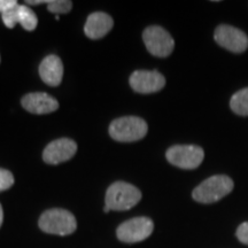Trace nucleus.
<instances>
[{"mask_svg":"<svg viewBox=\"0 0 248 248\" xmlns=\"http://www.w3.org/2000/svg\"><path fill=\"white\" fill-rule=\"evenodd\" d=\"M141 199V192L136 186L125 182H116L111 184L106 192L105 213L110 210L123 212L135 207Z\"/></svg>","mask_w":248,"mask_h":248,"instance_id":"obj_1","label":"nucleus"},{"mask_svg":"<svg viewBox=\"0 0 248 248\" xmlns=\"http://www.w3.org/2000/svg\"><path fill=\"white\" fill-rule=\"evenodd\" d=\"M233 181L224 175H216L207 178L192 192V198L200 203H214L231 193Z\"/></svg>","mask_w":248,"mask_h":248,"instance_id":"obj_2","label":"nucleus"},{"mask_svg":"<svg viewBox=\"0 0 248 248\" xmlns=\"http://www.w3.org/2000/svg\"><path fill=\"white\" fill-rule=\"evenodd\" d=\"M40 230L49 234L68 235L77 229L75 216L66 209L53 208L42 214L39 218Z\"/></svg>","mask_w":248,"mask_h":248,"instance_id":"obj_3","label":"nucleus"},{"mask_svg":"<svg viewBox=\"0 0 248 248\" xmlns=\"http://www.w3.org/2000/svg\"><path fill=\"white\" fill-rule=\"evenodd\" d=\"M148 131L147 123L140 117H120L110 123L109 135L116 141L132 142L140 140Z\"/></svg>","mask_w":248,"mask_h":248,"instance_id":"obj_4","label":"nucleus"},{"mask_svg":"<svg viewBox=\"0 0 248 248\" xmlns=\"http://www.w3.org/2000/svg\"><path fill=\"white\" fill-rule=\"evenodd\" d=\"M166 157L172 166L192 170L202 163L204 152L202 148L195 145H175L167 151Z\"/></svg>","mask_w":248,"mask_h":248,"instance_id":"obj_5","label":"nucleus"},{"mask_svg":"<svg viewBox=\"0 0 248 248\" xmlns=\"http://www.w3.org/2000/svg\"><path fill=\"white\" fill-rule=\"evenodd\" d=\"M142 39L148 52L157 58L169 57L175 47V42L170 33L159 26L146 28L142 33Z\"/></svg>","mask_w":248,"mask_h":248,"instance_id":"obj_6","label":"nucleus"},{"mask_svg":"<svg viewBox=\"0 0 248 248\" xmlns=\"http://www.w3.org/2000/svg\"><path fill=\"white\" fill-rule=\"evenodd\" d=\"M154 230V223L148 217H135L122 223L116 230L119 240L126 244L140 243L147 239Z\"/></svg>","mask_w":248,"mask_h":248,"instance_id":"obj_7","label":"nucleus"},{"mask_svg":"<svg viewBox=\"0 0 248 248\" xmlns=\"http://www.w3.org/2000/svg\"><path fill=\"white\" fill-rule=\"evenodd\" d=\"M214 38L219 46L233 53H243L248 48V37L246 33L228 24H221L217 27Z\"/></svg>","mask_w":248,"mask_h":248,"instance_id":"obj_8","label":"nucleus"},{"mask_svg":"<svg viewBox=\"0 0 248 248\" xmlns=\"http://www.w3.org/2000/svg\"><path fill=\"white\" fill-rule=\"evenodd\" d=\"M129 83L133 91L147 94L162 90L166 85V78L156 70H137L130 76Z\"/></svg>","mask_w":248,"mask_h":248,"instance_id":"obj_9","label":"nucleus"},{"mask_svg":"<svg viewBox=\"0 0 248 248\" xmlns=\"http://www.w3.org/2000/svg\"><path fill=\"white\" fill-rule=\"evenodd\" d=\"M76 152L77 145L75 141L68 138H61L49 142L43 153V159L48 164H59L70 160Z\"/></svg>","mask_w":248,"mask_h":248,"instance_id":"obj_10","label":"nucleus"},{"mask_svg":"<svg viewBox=\"0 0 248 248\" xmlns=\"http://www.w3.org/2000/svg\"><path fill=\"white\" fill-rule=\"evenodd\" d=\"M21 102L24 109L37 115L53 113L59 108V102L44 92L29 93L24 95Z\"/></svg>","mask_w":248,"mask_h":248,"instance_id":"obj_11","label":"nucleus"},{"mask_svg":"<svg viewBox=\"0 0 248 248\" xmlns=\"http://www.w3.org/2000/svg\"><path fill=\"white\" fill-rule=\"evenodd\" d=\"M113 18L106 13L97 12L92 13L86 20L84 32L91 39H100L105 37L113 28Z\"/></svg>","mask_w":248,"mask_h":248,"instance_id":"obj_12","label":"nucleus"},{"mask_svg":"<svg viewBox=\"0 0 248 248\" xmlns=\"http://www.w3.org/2000/svg\"><path fill=\"white\" fill-rule=\"evenodd\" d=\"M39 75L43 82L49 86H58L62 82L63 64L57 55H48L39 66Z\"/></svg>","mask_w":248,"mask_h":248,"instance_id":"obj_13","label":"nucleus"},{"mask_svg":"<svg viewBox=\"0 0 248 248\" xmlns=\"http://www.w3.org/2000/svg\"><path fill=\"white\" fill-rule=\"evenodd\" d=\"M230 107L237 115L248 116V88L239 90L232 95Z\"/></svg>","mask_w":248,"mask_h":248,"instance_id":"obj_14","label":"nucleus"},{"mask_svg":"<svg viewBox=\"0 0 248 248\" xmlns=\"http://www.w3.org/2000/svg\"><path fill=\"white\" fill-rule=\"evenodd\" d=\"M17 11L18 23L23 27V29H26L27 31L35 30L37 24H38V18H37L36 14L26 5H18Z\"/></svg>","mask_w":248,"mask_h":248,"instance_id":"obj_15","label":"nucleus"},{"mask_svg":"<svg viewBox=\"0 0 248 248\" xmlns=\"http://www.w3.org/2000/svg\"><path fill=\"white\" fill-rule=\"evenodd\" d=\"M47 4V9L53 14H66L70 12L73 7V2L68 0H49L46 2Z\"/></svg>","mask_w":248,"mask_h":248,"instance_id":"obj_16","label":"nucleus"},{"mask_svg":"<svg viewBox=\"0 0 248 248\" xmlns=\"http://www.w3.org/2000/svg\"><path fill=\"white\" fill-rule=\"evenodd\" d=\"M17 6H16V7L12 8V9H8L7 12H5V13L1 14V17H2V21H4V24L7 28H9V29H13V28L18 23Z\"/></svg>","mask_w":248,"mask_h":248,"instance_id":"obj_17","label":"nucleus"},{"mask_svg":"<svg viewBox=\"0 0 248 248\" xmlns=\"http://www.w3.org/2000/svg\"><path fill=\"white\" fill-rule=\"evenodd\" d=\"M14 184L13 173L6 169H0V192L8 190Z\"/></svg>","mask_w":248,"mask_h":248,"instance_id":"obj_18","label":"nucleus"},{"mask_svg":"<svg viewBox=\"0 0 248 248\" xmlns=\"http://www.w3.org/2000/svg\"><path fill=\"white\" fill-rule=\"evenodd\" d=\"M237 235L238 240L244 245H247L248 246V222H245L243 224H240L237 229Z\"/></svg>","mask_w":248,"mask_h":248,"instance_id":"obj_19","label":"nucleus"},{"mask_svg":"<svg viewBox=\"0 0 248 248\" xmlns=\"http://www.w3.org/2000/svg\"><path fill=\"white\" fill-rule=\"evenodd\" d=\"M17 5L16 0H0V13H5L8 9L16 7Z\"/></svg>","mask_w":248,"mask_h":248,"instance_id":"obj_20","label":"nucleus"},{"mask_svg":"<svg viewBox=\"0 0 248 248\" xmlns=\"http://www.w3.org/2000/svg\"><path fill=\"white\" fill-rule=\"evenodd\" d=\"M2 221H4V212H2V207L0 204V226L2 224Z\"/></svg>","mask_w":248,"mask_h":248,"instance_id":"obj_21","label":"nucleus"}]
</instances>
